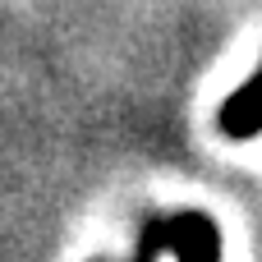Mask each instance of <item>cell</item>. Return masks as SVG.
<instances>
[{"label": "cell", "mask_w": 262, "mask_h": 262, "mask_svg": "<svg viewBox=\"0 0 262 262\" xmlns=\"http://www.w3.org/2000/svg\"><path fill=\"white\" fill-rule=\"evenodd\" d=\"M152 221L175 262H221V230L207 212H175V216H152Z\"/></svg>", "instance_id": "1"}, {"label": "cell", "mask_w": 262, "mask_h": 262, "mask_svg": "<svg viewBox=\"0 0 262 262\" xmlns=\"http://www.w3.org/2000/svg\"><path fill=\"white\" fill-rule=\"evenodd\" d=\"M262 129V69L253 83H244L226 106H221V134L226 138H253Z\"/></svg>", "instance_id": "2"}]
</instances>
